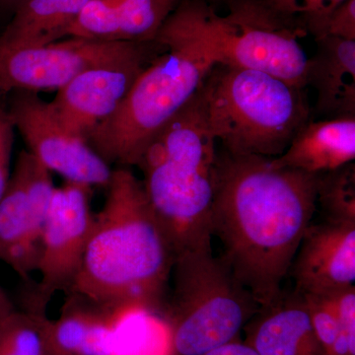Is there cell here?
I'll list each match as a JSON object with an SVG mask.
<instances>
[{
  "label": "cell",
  "mask_w": 355,
  "mask_h": 355,
  "mask_svg": "<svg viewBox=\"0 0 355 355\" xmlns=\"http://www.w3.org/2000/svg\"><path fill=\"white\" fill-rule=\"evenodd\" d=\"M155 58H139L83 72L58 90L51 107L70 132L87 141L96 128L113 116L137 77Z\"/></svg>",
  "instance_id": "cell-12"
},
{
  "label": "cell",
  "mask_w": 355,
  "mask_h": 355,
  "mask_svg": "<svg viewBox=\"0 0 355 355\" xmlns=\"http://www.w3.org/2000/svg\"><path fill=\"white\" fill-rule=\"evenodd\" d=\"M13 308L12 303H11V301L9 300L6 294L4 293V291L0 287V317L6 314L8 311L12 310Z\"/></svg>",
  "instance_id": "cell-28"
},
{
  "label": "cell",
  "mask_w": 355,
  "mask_h": 355,
  "mask_svg": "<svg viewBox=\"0 0 355 355\" xmlns=\"http://www.w3.org/2000/svg\"><path fill=\"white\" fill-rule=\"evenodd\" d=\"M166 313L172 355H203L235 340L260 305L211 247L175 257Z\"/></svg>",
  "instance_id": "cell-6"
},
{
  "label": "cell",
  "mask_w": 355,
  "mask_h": 355,
  "mask_svg": "<svg viewBox=\"0 0 355 355\" xmlns=\"http://www.w3.org/2000/svg\"><path fill=\"white\" fill-rule=\"evenodd\" d=\"M154 41L167 53L139 74L113 116L87 142L108 164L139 165L142 154L175 114L193 99L220 55L173 11Z\"/></svg>",
  "instance_id": "cell-4"
},
{
  "label": "cell",
  "mask_w": 355,
  "mask_h": 355,
  "mask_svg": "<svg viewBox=\"0 0 355 355\" xmlns=\"http://www.w3.org/2000/svg\"><path fill=\"white\" fill-rule=\"evenodd\" d=\"M200 1L205 2V3H209L210 6H212L214 3H217V2H223V3H227V2L231 1V0H200Z\"/></svg>",
  "instance_id": "cell-30"
},
{
  "label": "cell",
  "mask_w": 355,
  "mask_h": 355,
  "mask_svg": "<svg viewBox=\"0 0 355 355\" xmlns=\"http://www.w3.org/2000/svg\"><path fill=\"white\" fill-rule=\"evenodd\" d=\"M225 15L200 0H182L175 13L207 40L222 64L259 70L304 89L307 53L299 40L307 33L292 25L266 0H231Z\"/></svg>",
  "instance_id": "cell-7"
},
{
  "label": "cell",
  "mask_w": 355,
  "mask_h": 355,
  "mask_svg": "<svg viewBox=\"0 0 355 355\" xmlns=\"http://www.w3.org/2000/svg\"><path fill=\"white\" fill-rule=\"evenodd\" d=\"M345 0H266L275 12L315 40L324 36L331 14Z\"/></svg>",
  "instance_id": "cell-22"
},
{
  "label": "cell",
  "mask_w": 355,
  "mask_h": 355,
  "mask_svg": "<svg viewBox=\"0 0 355 355\" xmlns=\"http://www.w3.org/2000/svg\"><path fill=\"white\" fill-rule=\"evenodd\" d=\"M216 146L198 91L149 142L137 165L175 257L211 247Z\"/></svg>",
  "instance_id": "cell-3"
},
{
  "label": "cell",
  "mask_w": 355,
  "mask_h": 355,
  "mask_svg": "<svg viewBox=\"0 0 355 355\" xmlns=\"http://www.w3.org/2000/svg\"><path fill=\"white\" fill-rule=\"evenodd\" d=\"M8 113L29 153L49 171L89 188L108 187L113 175L110 164L85 139L62 125L51 103L42 100L36 92L17 91Z\"/></svg>",
  "instance_id": "cell-9"
},
{
  "label": "cell",
  "mask_w": 355,
  "mask_h": 355,
  "mask_svg": "<svg viewBox=\"0 0 355 355\" xmlns=\"http://www.w3.org/2000/svg\"><path fill=\"white\" fill-rule=\"evenodd\" d=\"M321 296L330 303L340 324V333L335 343L347 345L355 352V286L343 287Z\"/></svg>",
  "instance_id": "cell-24"
},
{
  "label": "cell",
  "mask_w": 355,
  "mask_h": 355,
  "mask_svg": "<svg viewBox=\"0 0 355 355\" xmlns=\"http://www.w3.org/2000/svg\"><path fill=\"white\" fill-rule=\"evenodd\" d=\"M303 90L266 72L218 64L200 92L207 125L222 150L275 158L310 120Z\"/></svg>",
  "instance_id": "cell-5"
},
{
  "label": "cell",
  "mask_w": 355,
  "mask_h": 355,
  "mask_svg": "<svg viewBox=\"0 0 355 355\" xmlns=\"http://www.w3.org/2000/svg\"><path fill=\"white\" fill-rule=\"evenodd\" d=\"M318 179L263 156L217 154L212 235L221 241V258L261 308L282 295L316 210Z\"/></svg>",
  "instance_id": "cell-1"
},
{
  "label": "cell",
  "mask_w": 355,
  "mask_h": 355,
  "mask_svg": "<svg viewBox=\"0 0 355 355\" xmlns=\"http://www.w3.org/2000/svg\"><path fill=\"white\" fill-rule=\"evenodd\" d=\"M107 188L69 292L116 312L154 314L164 306L174 251L128 167L113 170Z\"/></svg>",
  "instance_id": "cell-2"
},
{
  "label": "cell",
  "mask_w": 355,
  "mask_h": 355,
  "mask_svg": "<svg viewBox=\"0 0 355 355\" xmlns=\"http://www.w3.org/2000/svg\"><path fill=\"white\" fill-rule=\"evenodd\" d=\"M315 41L305 86L316 91V111L330 118L355 116V41L333 36Z\"/></svg>",
  "instance_id": "cell-17"
},
{
  "label": "cell",
  "mask_w": 355,
  "mask_h": 355,
  "mask_svg": "<svg viewBox=\"0 0 355 355\" xmlns=\"http://www.w3.org/2000/svg\"><path fill=\"white\" fill-rule=\"evenodd\" d=\"M14 125L8 109L0 104V200L10 181V160L14 141Z\"/></svg>",
  "instance_id": "cell-25"
},
{
  "label": "cell",
  "mask_w": 355,
  "mask_h": 355,
  "mask_svg": "<svg viewBox=\"0 0 355 355\" xmlns=\"http://www.w3.org/2000/svg\"><path fill=\"white\" fill-rule=\"evenodd\" d=\"M55 189L51 172L29 151H21L0 200V261L24 280L37 272L42 232Z\"/></svg>",
  "instance_id": "cell-10"
},
{
  "label": "cell",
  "mask_w": 355,
  "mask_h": 355,
  "mask_svg": "<svg viewBox=\"0 0 355 355\" xmlns=\"http://www.w3.org/2000/svg\"><path fill=\"white\" fill-rule=\"evenodd\" d=\"M248 331V345L260 355H324L304 296L294 291L260 308Z\"/></svg>",
  "instance_id": "cell-15"
},
{
  "label": "cell",
  "mask_w": 355,
  "mask_h": 355,
  "mask_svg": "<svg viewBox=\"0 0 355 355\" xmlns=\"http://www.w3.org/2000/svg\"><path fill=\"white\" fill-rule=\"evenodd\" d=\"M157 42H106L69 37L39 46L0 48V92L60 90L88 70L157 58Z\"/></svg>",
  "instance_id": "cell-8"
},
{
  "label": "cell",
  "mask_w": 355,
  "mask_h": 355,
  "mask_svg": "<svg viewBox=\"0 0 355 355\" xmlns=\"http://www.w3.org/2000/svg\"><path fill=\"white\" fill-rule=\"evenodd\" d=\"M89 193V187L71 182L53 191L37 266L41 282L36 309L41 312L53 294L69 291L78 273L94 222Z\"/></svg>",
  "instance_id": "cell-11"
},
{
  "label": "cell",
  "mask_w": 355,
  "mask_h": 355,
  "mask_svg": "<svg viewBox=\"0 0 355 355\" xmlns=\"http://www.w3.org/2000/svg\"><path fill=\"white\" fill-rule=\"evenodd\" d=\"M302 295L304 296L309 311L311 322L318 342L321 345L324 354L329 355L340 333L338 318L330 303L323 296L314 294Z\"/></svg>",
  "instance_id": "cell-23"
},
{
  "label": "cell",
  "mask_w": 355,
  "mask_h": 355,
  "mask_svg": "<svg viewBox=\"0 0 355 355\" xmlns=\"http://www.w3.org/2000/svg\"><path fill=\"white\" fill-rule=\"evenodd\" d=\"M291 268L301 294L321 295L354 286L355 222L310 224Z\"/></svg>",
  "instance_id": "cell-13"
},
{
  "label": "cell",
  "mask_w": 355,
  "mask_h": 355,
  "mask_svg": "<svg viewBox=\"0 0 355 355\" xmlns=\"http://www.w3.org/2000/svg\"><path fill=\"white\" fill-rule=\"evenodd\" d=\"M91 0H27L0 35V48L39 46L67 38Z\"/></svg>",
  "instance_id": "cell-19"
},
{
  "label": "cell",
  "mask_w": 355,
  "mask_h": 355,
  "mask_svg": "<svg viewBox=\"0 0 355 355\" xmlns=\"http://www.w3.org/2000/svg\"><path fill=\"white\" fill-rule=\"evenodd\" d=\"M354 159L355 116H340L308 121L286 151L272 161L277 167L321 175L354 163Z\"/></svg>",
  "instance_id": "cell-16"
},
{
  "label": "cell",
  "mask_w": 355,
  "mask_h": 355,
  "mask_svg": "<svg viewBox=\"0 0 355 355\" xmlns=\"http://www.w3.org/2000/svg\"><path fill=\"white\" fill-rule=\"evenodd\" d=\"M203 355H260L246 343L232 340Z\"/></svg>",
  "instance_id": "cell-27"
},
{
  "label": "cell",
  "mask_w": 355,
  "mask_h": 355,
  "mask_svg": "<svg viewBox=\"0 0 355 355\" xmlns=\"http://www.w3.org/2000/svg\"><path fill=\"white\" fill-rule=\"evenodd\" d=\"M119 313L69 292L60 317L48 321L51 355H113Z\"/></svg>",
  "instance_id": "cell-18"
},
{
  "label": "cell",
  "mask_w": 355,
  "mask_h": 355,
  "mask_svg": "<svg viewBox=\"0 0 355 355\" xmlns=\"http://www.w3.org/2000/svg\"><path fill=\"white\" fill-rule=\"evenodd\" d=\"M3 3H6V6L13 7L14 10L18 8L20 6H22L25 1L27 0H1Z\"/></svg>",
  "instance_id": "cell-29"
},
{
  "label": "cell",
  "mask_w": 355,
  "mask_h": 355,
  "mask_svg": "<svg viewBox=\"0 0 355 355\" xmlns=\"http://www.w3.org/2000/svg\"><path fill=\"white\" fill-rule=\"evenodd\" d=\"M182 0H91L67 38L106 42H154Z\"/></svg>",
  "instance_id": "cell-14"
},
{
  "label": "cell",
  "mask_w": 355,
  "mask_h": 355,
  "mask_svg": "<svg viewBox=\"0 0 355 355\" xmlns=\"http://www.w3.org/2000/svg\"><path fill=\"white\" fill-rule=\"evenodd\" d=\"M317 203L327 221L355 222V166L319 175Z\"/></svg>",
  "instance_id": "cell-21"
},
{
  "label": "cell",
  "mask_w": 355,
  "mask_h": 355,
  "mask_svg": "<svg viewBox=\"0 0 355 355\" xmlns=\"http://www.w3.org/2000/svg\"><path fill=\"white\" fill-rule=\"evenodd\" d=\"M48 318L40 311L12 310L0 317V355H51Z\"/></svg>",
  "instance_id": "cell-20"
},
{
  "label": "cell",
  "mask_w": 355,
  "mask_h": 355,
  "mask_svg": "<svg viewBox=\"0 0 355 355\" xmlns=\"http://www.w3.org/2000/svg\"><path fill=\"white\" fill-rule=\"evenodd\" d=\"M324 36L355 41V0H345L331 14Z\"/></svg>",
  "instance_id": "cell-26"
}]
</instances>
